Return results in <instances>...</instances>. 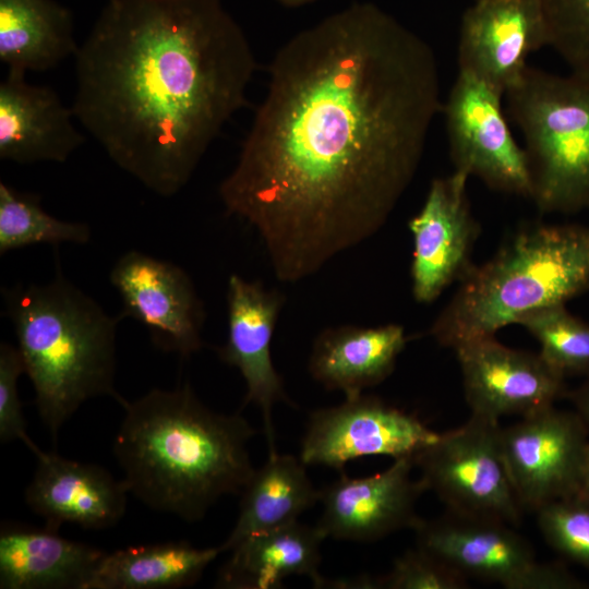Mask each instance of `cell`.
I'll use <instances>...</instances> for the list:
<instances>
[{"label":"cell","mask_w":589,"mask_h":589,"mask_svg":"<svg viewBox=\"0 0 589 589\" xmlns=\"http://www.w3.org/2000/svg\"><path fill=\"white\" fill-rule=\"evenodd\" d=\"M440 109L423 38L373 3L335 12L274 57L219 185L226 212L256 231L278 280L301 281L386 224Z\"/></svg>","instance_id":"1"},{"label":"cell","mask_w":589,"mask_h":589,"mask_svg":"<svg viewBox=\"0 0 589 589\" xmlns=\"http://www.w3.org/2000/svg\"><path fill=\"white\" fill-rule=\"evenodd\" d=\"M74 58L75 118L161 196L189 182L255 70L221 0H108Z\"/></svg>","instance_id":"2"},{"label":"cell","mask_w":589,"mask_h":589,"mask_svg":"<svg viewBox=\"0 0 589 589\" xmlns=\"http://www.w3.org/2000/svg\"><path fill=\"white\" fill-rule=\"evenodd\" d=\"M121 406L113 454L143 504L195 522L220 497L241 494L255 469L248 449L255 430L243 417L208 408L189 383Z\"/></svg>","instance_id":"3"},{"label":"cell","mask_w":589,"mask_h":589,"mask_svg":"<svg viewBox=\"0 0 589 589\" xmlns=\"http://www.w3.org/2000/svg\"><path fill=\"white\" fill-rule=\"evenodd\" d=\"M2 294L38 413L53 438L91 398L111 396L122 405L115 388L118 318L59 266L51 281L4 288Z\"/></svg>","instance_id":"4"},{"label":"cell","mask_w":589,"mask_h":589,"mask_svg":"<svg viewBox=\"0 0 589 589\" xmlns=\"http://www.w3.org/2000/svg\"><path fill=\"white\" fill-rule=\"evenodd\" d=\"M458 283L430 327L434 340L453 350L589 291V226H526Z\"/></svg>","instance_id":"5"},{"label":"cell","mask_w":589,"mask_h":589,"mask_svg":"<svg viewBox=\"0 0 589 589\" xmlns=\"http://www.w3.org/2000/svg\"><path fill=\"white\" fill-rule=\"evenodd\" d=\"M521 131L542 213L589 208V75L562 76L527 67L505 92Z\"/></svg>","instance_id":"6"},{"label":"cell","mask_w":589,"mask_h":589,"mask_svg":"<svg viewBox=\"0 0 589 589\" xmlns=\"http://www.w3.org/2000/svg\"><path fill=\"white\" fill-rule=\"evenodd\" d=\"M498 420L471 414L460 428L440 433L420 450V481L455 516L517 526L522 507L501 452Z\"/></svg>","instance_id":"7"},{"label":"cell","mask_w":589,"mask_h":589,"mask_svg":"<svg viewBox=\"0 0 589 589\" xmlns=\"http://www.w3.org/2000/svg\"><path fill=\"white\" fill-rule=\"evenodd\" d=\"M417 546L445 561L464 576L506 589H579L585 585L564 566L537 561L530 544L512 526L448 514L419 519Z\"/></svg>","instance_id":"8"},{"label":"cell","mask_w":589,"mask_h":589,"mask_svg":"<svg viewBox=\"0 0 589 589\" xmlns=\"http://www.w3.org/2000/svg\"><path fill=\"white\" fill-rule=\"evenodd\" d=\"M503 96L478 77L458 72L444 106L450 157L456 171L496 191L531 199L528 156L506 122Z\"/></svg>","instance_id":"9"},{"label":"cell","mask_w":589,"mask_h":589,"mask_svg":"<svg viewBox=\"0 0 589 589\" xmlns=\"http://www.w3.org/2000/svg\"><path fill=\"white\" fill-rule=\"evenodd\" d=\"M438 436L414 414L361 393L310 413L299 458L305 466L344 473L345 466L359 457L413 458Z\"/></svg>","instance_id":"10"},{"label":"cell","mask_w":589,"mask_h":589,"mask_svg":"<svg viewBox=\"0 0 589 589\" xmlns=\"http://www.w3.org/2000/svg\"><path fill=\"white\" fill-rule=\"evenodd\" d=\"M587 423L554 406L501 428L502 458L522 509L575 495L589 443Z\"/></svg>","instance_id":"11"},{"label":"cell","mask_w":589,"mask_h":589,"mask_svg":"<svg viewBox=\"0 0 589 589\" xmlns=\"http://www.w3.org/2000/svg\"><path fill=\"white\" fill-rule=\"evenodd\" d=\"M109 279L121 317L142 323L161 348L189 357L202 347L203 303L190 276L173 263L139 251L124 253Z\"/></svg>","instance_id":"12"},{"label":"cell","mask_w":589,"mask_h":589,"mask_svg":"<svg viewBox=\"0 0 589 589\" xmlns=\"http://www.w3.org/2000/svg\"><path fill=\"white\" fill-rule=\"evenodd\" d=\"M468 176L454 171L435 178L421 209L409 220L413 252L411 291L419 303H431L473 265L479 236L468 195Z\"/></svg>","instance_id":"13"},{"label":"cell","mask_w":589,"mask_h":589,"mask_svg":"<svg viewBox=\"0 0 589 589\" xmlns=\"http://www.w3.org/2000/svg\"><path fill=\"white\" fill-rule=\"evenodd\" d=\"M471 414L498 420L553 406L566 394L565 378L539 353L517 350L494 337L476 339L455 350Z\"/></svg>","instance_id":"14"},{"label":"cell","mask_w":589,"mask_h":589,"mask_svg":"<svg viewBox=\"0 0 589 589\" xmlns=\"http://www.w3.org/2000/svg\"><path fill=\"white\" fill-rule=\"evenodd\" d=\"M549 44L540 0H476L461 17L459 71L504 95L528 67V56Z\"/></svg>","instance_id":"15"},{"label":"cell","mask_w":589,"mask_h":589,"mask_svg":"<svg viewBox=\"0 0 589 589\" xmlns=\"http://www.w3.org/2000/svg\"><path fill=\"white\" fill-rule=\"evenodd\" d=\"M412 457L394 459L390 467L364 478H340L320 490L322 515L315 525L325 537L374 542L420 519L416 502L425 491L412 478Z\"/></svg>","instance_id":"16"},{"label":"cell","mask_w":589,"mask_h":589,"mask_svg":"<svg viewBox=\"0 0 589 589\" xmlns=\"http://www.w3.org/2000/svg\"><path fill=\"white\" fill-rule=\"evenodd\" d=\"M285 298L261 281H249L232 274L228 279V333L219 349L220 359L239 370L247 385L244 404H254L263 414L268 454L275 453L272 410L277 402H289L276 371L271 345Z\"/></svg>","instance_id":"17"},{"label":"cell","mask_w":589,"mask_h":589,"mask_svg":"<svg viewBox=\"0 0 589 589\" xmlns=\"http://www.w3.org/2000/svg\"><path fill=\"white\" fill-rule=\"evenodd\" d=\"M37 467L25 490L28 507L43 517L46 528L62 524L104 529L117 524L127 508L129 490L105 468L40 449Z\"/></svg>","instance_id":"18"},{"label":"cell","mask_w":589,"mask_h":589,"mask_svg":"<svg viewBox=\"0 0 589 589\" xmlns=\"http://www.w3.org/2000/svg\"><path fill=\"white\" fill-rule=\"evenodd\" d=\"M73 118L52 88L8 72L0 83V158L21 165L64 163L85 142Z\"/></svg>","instance_id":"19"},{"label":"cell","mask_w":589,"mask_h":589,"mask_svg":"<svg viewBox=\"0 0 589 589\" xmlns=\"http://www.w3.org/2000/svg\"><path fill=\"white\" fill-rule=\"evenodd\" d=\"M407 341L399 324L328 327L313 342L309 372L328 390L359 395L393 373Z\"/></svg>","instance_id":"20"},{"label":"cell","mask_w":589,"mask_h":589,"mask_svg":"<svg viewBox=\"0 0 589 589\" xmlns=\"http://www.w3.org/2000/svg\"><path fill=\"white\" fill-rule=\"evenodd\" d=\"M105 555L56 531L4 529L0 534L1 589H86Z\"/></svg>","instance_id":"21"},{"label":"cell","mask_w":589,"mask_h":589,"mask_svg":"<svg viewBox=\"0 0 589 589\" xmlns=\"http://www.w3.org/2000/svg\"><path fill=\"white\" fill-rule=\"evenodd\" d=\"M326 538L316 526L299 522L251 534L230 552L217 585L236 589H275L290 576H306L318 588L321 544Z\"/></svg>","instance_id":"22"},{"label":"cell","mask_w":589,"mask_h":589,"mask_svg":"<svg viewBox=\"0 0 589 589\" xmlns=\"http://www.w3.org/2000/svg\"><path fill=\"white\" fill-rule=\"evenodd\" d=\"M77 48L72 14L56 0H0V60L8 72L52 69Z\"/></svg>","instance_id":"23"},{"label":"cell","mask_w":589,"mask_h":589,"mask_svg":"<svg viewBox=\"0 0 589 589\" xmlns=\"http://www.w3.org/2000/svg\"><path fill=\"white\" fill-rule=\"evenodd\" d=\"M241 497L236 525L219 545L221 552L230 551L251 534L297 521L320 502V490L313 485L300 458L275 452L254 469Z\"/></svg>","instance_id":"24"},{"label":"cell","mask_w":589,"mask_h":589,"mask_svg":"<svg viewBox=\"0 0 589 589\" xmlns=\"http://www.w3.org/2000/svg\"><path fill=\"white\" fill-rule=\"evenodd\" d=\"M221 553L187 542L128 546L105 553L86 589H173L195 584Z\"/></svg>","instance_id":"25"},{"label":"cell","mask_w":589,"mask_h":589,"mask_svg":"<svg viewBox=\"0 0 589 589\" xmlns=\"http://www.w3.org/2000/svg\"><path fill=\"white\" fill-rule=\"evenodd\" d=\"M92 236L85 223L64 221L46 213L39 199L0 182V254L35 244H85Z\"/></svg>","instance_id":"26"},{"label":"cell","mask_w":589,"mask_h":589,"mask_svg":"<svg viewBox=\"0 0 589 589\" xmlns=\"http://www.w3.org/2000/svg\"><path fill=\"white\" fill-rule=\"evenodd\" d=\"M539 342L542 359L564 378L589 376V323L575 316L566 304L534 310L517 323Z\"/></svg>","instance_id":"27"},{"label":"cell","mask_w":589,"mask_h":589,"mask_svg":"<svg viewBox=\"0 0 589 589\" xmlns=\"http://www.w3.org/2000/svg\"><path fill=\"white\" fill-rule=\"evenodd\" d=\"M536 513L546 542L556 552L589 568V501L572 495L545 504Z\"/></svg>","instance_id":"28"},{"label":"cell","mask_w":589,"mask_h":589,"mask_svg":"<svg viewBox=\"0 0 589 589\" xmlns=\"http://www.w3.org/2000/svg\"><path fill=\"white\" fill-rule=\"evenodd\" d=\"M550 44L573 72L589 75V0H540Z\"/></svg>","instance_id":"29"},{"label":"cell","mask_w":589,"mask_h":589,"mask_svg":"<svg viewBox=\"0 0 589 589\" xmlns=\"http://www.w3.org/2000/svg\"><path fill=\"white\" fill-rule=\"evenodd\" d=\"M467 585L459 570L419 546L397 557L386 575L373 577V589H464Z\"/></svg>","instance_id":"30"},{"label":"cell","mask_w":589,"mask_h":589,"mask_svg":"<svg viewBox=\"0 0 589 589\" xmlns=\"http://www.w3.org/2000/svg\"><path fill=\"white\" fill-rule=\"evenodd\" d=\"M25 373L24 363L17 346L8 342L0 345V441L23 442L36 455L40 448L26 431L22 402L19 398L17 381Z\"/></svg>","instance_id":"31"},{"label":"cell","mask_w":589,"mask_h":589,"mask_svg":"<svg viewBox=\"0 0 589 589\" xmlns=\"http://www.w3.org/2000/svg\"><path fill=\"white\" fill-rule=\"evenodd\" d=\"M568 397L574 404L577 413L589 426V376L580 386L570 392Z\"/></svg>","instance_id":"32"},{"label":"cell","mask_w":589,"mask_h":589,"mask_svg":"<svg viewBox=\"0 0 589 589\" xmlns=\"http://www.w3.org/2000/svg\"><path fill=\"white\" fill-rule=\"evenodd\" d=\"M575 495L589 501V443L584 456L579 484Z\"/></svg>","instance_id":"33"},{"label":"cell","mask_w":589,"mask_h":589,"mask_svg":"<svg viewBox=\"0 0 589 589\" xmlns=\"http://www.w3.org/2000/svg\"><path fill=\"white\" fill-rule=\"evenodd\" d=\"M278 1L281 2L285 5L294 7V5L302 4V3L306 2V1H310V0H278Z\"/></svg>","instance_id":"34"}]
</instances>
